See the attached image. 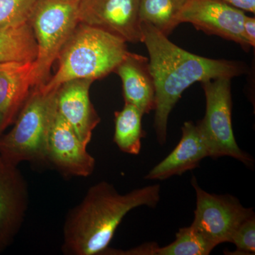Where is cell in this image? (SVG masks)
<instances>
[{"label": "cell", "mask_w": 255, "mask_h": 255, "mask_svg": "<svg viewBox=\"0 0 255 255\" xmlns=\"http://www.w3.org/2000/svg\"><path fill=\"white\" fill-rule=\"evenodd\" d=\"M79 1L37 0L28 21L38 45L34 87L43 86L49 80L53 64L80 23Z\"/></svg>", "instance_id": "obj_5"}, {"label": "cell", "mask_w": 255, "mask_h": 255, "mask_svg": "<svg viewBox=\"0 0 255 255\" xmlns=\"http://www.w3.org/2000/svg\"><path fill=\"white\" fill-rule=\"evenodd\" d=\"M29 205L27 181L18 165L0 156V254L21 231Z\"/></svg>", "instance_id": "obj_11"}, {"label": "cell", "mask_w": 255, "mask_h": 255, "mask_svg": "<svg viewBox=\"0 0 255 255\" xmlns=\"http://www.w3.org/2000/svg\"><path fill=\"white\" fill-rule=\"evenodd\" d=\"M93 80L77 79L62 84L57 90V109L73 128L78 138L88 146L101 119L90 97Z\"/></svg>", "instance_id": "obj_12"}, {"label": "cell", "mask_w": 255, "mask_h": 255, "mask_svg": "<svg viewBox=\"0 0 255 255\" xmlns=\"http://www.w3.org/2000/svg\"><path fill=\"white\" fill-rule=\"evenodd\" d=\"M231 80L221 78L201 82L205 92L206 109L197 127L207 143L209 157L227 156L252 167L254 159L240 148L233 132Z\"/></svg>", "instance_id": "obj_6"}, {"label": "cell", "mask_w": 255, "mask_h": 255, "mask_svg": "<svg viewBox=\"0 0 255 255\" xmlns=\"http://www.w3.org/2000/svg\"><path fill=\"white\" fill-rule=\"evenodd\" d=\"M230 243L237 247L240 255H254L255 253V216L241 223L233 233Z\"/></svg>", "instance_id": "obj_21"}, {"label": "cell", "mask_w": 255, "mask_h": 255, "mask_svg": "<svg viewBox=\"0 0 255 255\" xmlns=\"http://www.w3.org/2000/svg\"><path fill=\"white\" fill-rule=\"evenodd\" d=\"M57 90L32 89L12 128L0 135V156L6 162L45 164V142L57 110Z\"/></svg>", "instance_id": "obj_4"}, {"label": "cell", "mask_w": 255, "mask_h": 255, "mask_svg": "<svg viewBox=\"0 0 255 255\" xmlns=\"http://www.w3.org/2000/svg\"><path fill=\"white\" fill-rule=\"evenodd\" d=\"M243 32L251 47L255 46V18L247 16L243 22Z\"/></svg>", "instance_id": "obj_22"}, {"label": "cell", "mask_w": 255, "mask_h": 255, "mask_svg": "<svg viewBox=\"0 0 255 255\" xmlns=\"http://www.w3.org/2000/svg\"><path fill=\"white\" fill-rule=\"evenodd\" d=\"M142 43L148 50L149 66L155 89V128L159 145L167 141V123L183 92L197 82L232 79L246 73L239 62L211 59L193 54L169 41L150 23H140Z\"/></svg>", "instance_id": "obj_1"}, {"label": "cell", "mask_w": 255, "mask_h": 255, "mask_svg": "<svg viewBox=\"0 0 255 255\" xmlns=\"http://www.w3.org/2000/svg\"><path fill=\"white\" fill-rule=\"evenodd\" d=\"M38 45L29 22L0 28V63L33 62Z\"/></svg>", "instance_id": "obj_16"}, {"label": "cell", "mask_w": 255, "mask_h": 255, "mask_svg": "<svg viewBox=\"0 0 255 255\" xmlns=\"http://www.w3.org/2000/svg\"><path fill=\"white\" fill-rule=\"evenodd\" d=\"M187 0H140V23H150L168 36L179 24V14Z\"/></svg>", "instance_id": "obj_18"}, {"label": "cell", "mask_w": 255, "mask_h": 255, "mask_svg": "<svg viewBox=\"0 0 255 255\" xmlns=\"http://www.w3.org/2000/svg\"><path fill=\"white\" fill-rule=\"evenodd\" d=\"M37 0H0V28L28 22Z\"/></svg>", "instance_id": "obj_20"}, {"label": "cell", "mask_w": 255, "mask_h": 255, "mask_svg": "<svg viewBox=\"0 0 255 255\" xmlns=\"http://www.w3.org/2000/svg\"><path fill=\"white\" fill-rule=\"evenodd\" d=\"M140 0H80V23L101 28L136 43L142 42L139 18Z\"/></svg>", "instance_id": "obj_9"}, {"label": "cell", "mask_w": 255, "mask_h": 255, "mask_svg": "<svg viewBox=\"0 0 255 255\" xmlns=\"http://www.w3.org/2000/svg\"><path fill=\"white\" fill-rule=\"evenodd\" d=\"M127 43L101 28L79 23L58 55L55 75L46 85L36 87L50 92L70 80L105 78L114 73L128 53Z\"/></svg>", "instance_id": "obj_3"}, {"label": "cell", "mask_w": 255, "mask_h": 255, "mask_svg": "<svg viewBox=\"0 0 255 255\" xmlns=\"http://www.w3.org/2000/svg\"><path fill=\"white\" fill-rule=\"evenodd\" d=\"M233 7L243 10V11L255 12V0H221Z\"/></svg>", "instance_id": "obj_23"}, {"label": "cell", "mask_w": 255, "mask_h": 255, "mask_svg": "<svg viewBox=\"0 0 255 255\" xmlns=\"http://www.w3.org/2000/svg\"><path fill=\"white\" fill-rule=\"evenodd\" d=\"M159 184L121 194L110 183L89 188L82 201L65 216L61 251L65 255H102L109 248L124 218L140 206L155 208L160 199Z\"/></svg>", "instance_id": "obj_2"}, {"label": "cell", "mask_w": 255, "mask_h": 255, "mask_svg": "<svg viewBox=\"0 0 255 255\" xmlns=\"http://www.w3.org/2000/svg\"><path fill=\"white\" fill-rule=\"evenodd\" d=\"M182 136L172 152L155 166L146 179L164 180L199 167L203 159L209 157L205 139L197 125L187 122L182 127Z\"/></svg>", "instance_id": "obj_14"}, {"label": "cell", "mask_w": 255, "mask_h": 255, "mask_svg": "<svg viewBox=\"0 0 255 255\" xmlns=\"http://www.w3.org/2000/svg\"><path fill=\"white\" fill-rule=\"evenodd\" d=\"M195 189L196 210L192 226L217 246L230 243L236 228L247 219L255 216L252 208L242 205L232 195H216L201 189L195 177L191 179Z\"/></svg>", "instance_id": "obj_7"}, {"label": "cell", "mask_w": 255, "mask_h": 255, "mask_svg": "<svg viewBox=\"0 0 255 255\" xmlns=\"http://www.w3.org/2000/svg\"><path fill=\"white\" fill-rule=\"evenodd\" d=\"M246 14L221 0H187L179 14V23H190L198 30L236 42L249 50L243 32Z\"/></svg>", "instance_id": "obj_10"}, {"label": "cell", "mask_w": 255, "mask_h": 255, "mask_svg": "<svg viewBox=\"0 0 255 255\" xmlns=\"http://www.w3.org/2000/svg\"><path fill=\"white\" fill-rule=\"evenodd\" d=\"M44 159L45 164L63 177H87L95 170V159L87 150V145L78 138L58 109L47 134Z\"/></svg>", "instance_id": "obj_8"}, {"label": "cell", "mask_w": 255, "mask_h": 255, "mask_svg": "<svg viewBox=\"0 0 255 255\" xmlns=\"http://www.w3.org/2000/svg\"><path fill=\"white\" fill-rule=\"evenodd\" d=\"M114 73L122 79L125 103L135 106L143 114L155 110V84L147 58L128 52Z\"/></svg>", "instance_id": "obj_15"}, {"label": "cell", "mask_w": 255, "mask_h": 255, "mask_svg": "<svg viewBox=\"0 0 255 255\" xmlns=\"http://www.w3.org/2000/svg\"><path fill=\"white\" fill-rule=\"evenodd\" d=\"M35 61L0 63V135L13 125L35 87Z\"/></svg>", "instance_id": "obj_13"}, {"label": "cell", "mask_w": 255, "mask_h": 255, "mask_svg": "<svg viewBox=\"0 0 255 255\" xmlns=\"http://www.w3.org/2000/svg\"><path fill=\"white\" fill-rule=\"evenodd\" d=\"M216 247L191 225L180 228L168 246L159 248L152 243L150 255H208Z\"/></svg>", "instance_id": "obj_19"}, {"label": "cell", "mask_w": 255, "mask_h": 255, "mask_svg": "<svg viewBox=\"0 0 255 255\" xmlns=\"http://www.w3.org/2000/svg\"><path fill=\"white\" fill-rule=\"evenodd\" d=\"M114 141L119 150L125 153L137 155L141 149V140L145 137L142 130L143 113L135 106L125 103L123 110L116 112Z\"/></svg>", "instance_id": "obj_17"}]
</instances>
